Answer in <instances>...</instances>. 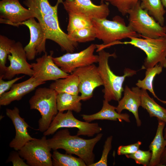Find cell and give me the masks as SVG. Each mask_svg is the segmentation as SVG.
<instances>
[{"label": "cell", "mask_w": 166, "mask_h": 166, "mask_svg": "<svg viewBox=\"0 0 166 166\" xmlns=\"http://www.w3.org/2000/svg\"><path fill=\"white\" fill-rule=\"evenodd\" d=\"M103 136V134L100 132L93 138L84 139L77 135H71L69 129L66 128L57 131L52 138L47 139V141L51 149L54 151L63 149L66 153L77 156L87 166H90L95 162L94 148Z\"/></svg>", "instance_id": "1"}, {"label": "cell", "mask_w": 166, "mask_h": 166, "mask_svg": "<svg viewBox=\"0 0 166 166\" xmlns=\"http://www.w3.org/2000/svg\"><path fill=\"white\" fill-rule=\"evenodd\" d=\"M98 68L103 83L104 100L119 101L121 99L124 89L123 84L126 78L136 74V71L129 68H125L124 75H115L111 70L109 64V58L115 57V53L110 54L103 49L99 51Z\"/></svg>", "instance_id": "2"}, {"label": "cell", "mask_w": 166, "mask_h": 166, "mask_svg": "<svg viewBox=\"0 0 166 166\" xmlns=\"http://www.w3.org/2000/svg\"><path fill=\"white\" fill-rule=\"evenodd\" d=\"M93 26L96 37L101 40L103 44L100 50L114 45L122 43L119 41L130 37L140 38V36L133 31L128 25L121 21L109 20L105 18L92 19Z\"/></svg>", "instance_id": "3"}, {"label": "cell", "mask_w": 166, "mask_h": 166, "mask_svg": "<svg viewBox=\"0 0 166 166\" xmlns=\"http://www.w3.org/2000/svg\"><path fill=\"white\" fill-rule=\"evenodd\" d=\"M57 94L50 87H40L36 89L29 100L30 109L38 110L41 115L38 124V130L41 132L48 129L58 112L56 100Z\"/></svg>", "instance_id": "4"}, {"label": "cell", "mask_w": 166, "mask_h": 166, "mask_svg": "<svg viewBox=\"0 0 166 166\" xmlns=\"http://www.w3.org/2000/svg\"><path fill=\"white\" fill-rule=\"evenodd\" d=\"M128 20L132 30L144 38L166 36V27L162 26L140 6V2L128 11Z\"/></svg>", "instance_id": "5"}, {"label": "cell", "mask_w": 166, "mask_h": 166, "mask_svg": "<svg viewBox=\"0 0 166 166\" xmlns=\"http://www.w3.org/2000/svg\"><path fill=\"white\" fill-rule=\"evenodd\" d=\"M130 40L123 42L138 48L146 53L143 66L147 69L159 64L166 68V36L156 38L130 37Z\"/></svg>", "instance_id": "6"}, {"label": "cell", "mask_w": 166, "mask_h": 166, "mask_svg": "<svg viewBox=\"0 0 166 166\" xmlns=\"http://www.w3.org/2000/svg\"><path fill=\"white\" fill-rule=\"evenodd\" d=\"M61 128H75L78 129L77 135L93 137L101 132L102 128L97 123H90L81 121L75 118L72 111L65 113L58 112L53 118L48 129L43 132L44 136L54 134Z\"/></svg>", "instance_id": "7"}, {"label": "cell", "mask_w": 166, "mask_h": 166, "mask_svg": "<svg viewBox=\"0 0 166 166\" xmlns=\"http://www.w3.org/2000/svg\"><path fill=\"white\" fill-rule=\"evenodd\" d=\"M35 14V18L42 27L47 39L52 40L67 53H73L78 43L71 41L67 34L64 33L60 27L58 18L54 16L42 14L38 9L32 10Z\"/></svg>", "instance_id": "8"}, {"label": "cell", "mask_w": 166, "mask_h": 166, "mask_svg": "<svg viewBox=\"0 0 166 166\" xmlns=\"http://www.w3.org/2000/svg\"><path fill=\"white\" fill-rule=\"evenodd\" d=\"M46 136L27 142L18 152L30 166H52V154Z\"/></svg>", "instance_id": "9"}, {"label": "cell", "mask_w": 166, "mask_h": 166, "mask_svg": "<svg viewBox=\"0 0 166 166\" xmlns=\"http://www.w3.org/2000/svg\"><path fill=\"white\" fill-rule=\"evenodd\" d=\"M97 45L92 44L79 52L67 53L60 57H53V59L62 70L71 73L77 68L98 62L99 56L94 54Z\"/></svg>", "instance_id": "10"}, {"label": "cell", "mask_w": 166, "mask_h": 166, "mask_svg": "<svg viewBox=\"0 0 166 166\" xmlns=\"http://www.w3.org/2000/svg\"><path fill=\"white\" fill-rule=\"evenodd\" d=\"M10 53L11 54H9L7 58L10 65L6 67L4 73L0 75L3 79L10 80L19 74L32 76V66L27 61L26 54L22 43L16 42L12 46Z\"/></svg>", "instance_id": "11"}, {"label": "cell", "mask_w": 166, "mask_h": 166, "mask_svg": "<svg viewBox=\"0 0 166 166\" xmlns=\"http://www.w3.org/2000/svg\"><path fill=\"white\" fill-rule=\"evenodd\" d=\"M78 77L81 101H86L93 96L94 89L103 85L98 67L93 64L76 69L73 72Z\"/></svg>", "instance_id": "12"}, {"label": "cell", "mask_w": 166, "mask_h": 166, "mask_svg": "<svg viewBox=\"0 0 166 166\" xmlns=\"http://www.w3.org/2000/svg\"><path fill=\"white\" fill-rule=\"evenodd\" d=\"M53 52L48 55L47 52L36 59L35 62L31 64L33 71V76L37 80L45 83L49 81H56L67 77L69 74L58 67L53 59Z\"/></svg>", "instance_id": "13"}, {"label": "cell", "mask_w": 166, "mask_h": 166, "mask_svg": "<svg viewBox=\"0 0 166 166\" xmlns=\"http://www.w3.org/2000/svg\"><path fill=\"white\" fill-rule=\"evenodd\" d=\"M35 17L34 13L24 7L19 0L0 1V23L18 26L19 23Z\"/></svg>", "instance_id": "14"}, {"label": "cell", "mask_w": 166, "mask_h": 166, "mask_svg": "<svg viewBox=\"0 0 166 166\" xmlns=\"http://www.w3.org/2000/svg\"><path fill=\"white\" fill-rule=\"evenodd\" d=\"M108 3L97 5L91 0H65L62 4L67 13L73 12L92 19L106 18L110 13Z\"/></svg>", "instance_id": "15"}, {"label": "cell", "mask_w": 166, "mask_h": 166, "mask_svg": "<svg viewBox=\"0 0 166 166\" xmlns=\"http://www.w3.org/2000/svg\"><path fill=\"white\" fill-rule=\"evenodd\" d=\"M20 25L26 26L30 30V41L24 47L27 60H33L38 54L46 52L45 34L42 27L35 20V18L20 23L18 26Z\"/></svg>", "instance_id": "16"}, {"label": "cell", "mask_w": 166, "mask_h": 166, "mask_svg": "<svg viewBox=\"0 0 166 166\" xmlns=\"http://www.w3.org/2000/svg\"><path fill=\"white\" fill-rule=\"evenodd\" d=\"M17 107L13 109H6V114L12 121L15 130V137L10 142L9 146L16 151L20 150L28 142L35 138L29 134L27 128L29 125L20 116Z\"/></svg>", "instance_id": "17"}, {"label": "cell", "mask_w": 166, "mask_h": 166, "mask_svg": "<svg viewBox=\"0 0 166 166\" xmlns=\"http://www.w3.org/2000/svg\"><path fill=\"white\" fill-rule=\"evenodd\" d=\"M45 83L37 80L32 76L23 81L15 83L10 90L0 96V105L6 106L13 101H19L38 86Z\"/></svg>", "instance_id": "18"}, {"label": "cell", "mask_w": 166, "mask_h": 166, "mask_svg": "<svg viewBox=\"0 0 166 166\" xmlns=\"http://www.w3.org/2000/svg\"><path fill=\"white\" fill-rule=\"evenodd\" d=\"M140 89L138 87H133L130 89L126 85L124 91L123 97L118 101L116 111L121 113L124 109L131 112L136 120L137 126L140 127L141 121L138 114V109L141 105Z\"/></svg>", "instance_id": "19"}, {"label": "cell", "mask_w": 166, "mask_h": 166, "mask_svg": "<svg viewBox=\"0 0 166 166\" xmlns=\"http://www.w3.org/2000/svg\"><path fill=\"white\" fill-rule=\"evenodd\" d=\"M116 107L110 105L109 101L104 100L103 101L102 108L99 111L92 114H82L81 116L83 120L88 122L99 120L130 122V116L128 114L119 113L116 111Z\"/></svg>", "instance_id": "20"}, {"label": "cell", "mask_w": 166, "mask_h": 166, "mask_svg": "<svg viewBox=\"0 0 166 166\" xmlns=\"http://www.w3.org/2000/svg\"><path fill=\"white\" fill-rule=\"evenodd\" d=\"M157 120L158 124L156 134L149 147L152 152V157L149 166H160L161 157L166 146V140L163 134L166 123L162 121Z\"/></svg>", "instance_id": "21"}, {"label": "cell", "mask_w": 166, "mask_h": 166, "mask_svg": "<svg viewBox=\"0 0 166 166\" xmlns=\"http://www.w3.org/2000/svg\"><path fill=\"white\" fill-rule=\"evenodd\" d=\"M141 106L148 113L150 117H156L157 120L166 123V109L157 103L151 98L146 90L140 89Z\"/></svg>", "instance_id": "22"}, {"label": "cell", "mask_w": 166, "mask_h": 166, "mask_svg": "<svg viewBox=\"0 0 166 166\" xmlns=\"http://www.w3.org/2000/svg\"><path fill=\"white\" fill-rule=\"evenodd\" d=\"M57 103L58 112L71 111L80 113L82 104L80 96L65 93H58L57 96Z\"/></svg>", "instance_id": "23"}, {"label": "cell", "mask_w": 166, "mask_h": 166, "mask_svg": "<svg viewBox=\"0 0 166 166\" xmlns=\"http://www.w3.org/2000/svg\"><path fill=\"white\" fill-rule=\"evenodd\" d=\"M79 83L78 77L72 73L65 78L55 81L50 84L49 87L55 90L57 93H65L78 95Z\"/></svg>", "instance_id": "24"}, {"label": "cell", "mask_w": 166, "mask_h": 166, "mask_svg": "<svg viewBox=\"0 0 166 166\" xmlns=\"http://www.w3.org/2000/svg\"><path fill=\"white\" fill-rule=\"evenodd\" d=\"M163 67L158 64L151 68L146 69L145 77L142 80H138L136 85L141 89L149 91L158 101L166 104V101H163L159 98L156 95L153 89V81L155 76L160 74L162 71Z\"/></svg>", "instance_id": "25"}, {"label": "cell", "mask_w": 166, "mask_h": 166, "mask_svg": "<svg viewBox=\"0 0 166 166\" xmlns=\"http://www.w3.org/2000/svg\"><path fill=\"white\" fill-rule=\"evenodd\" d=\"M141 7L147 11L161 26H164L166 10L161 0H140Z\"/></svg>", "instance_id": "26"}, {"label": "cell", "mask_w": 166, "mask_h": 166, "mask_svg": "<svg viewBox=\"0 0 166 166\" xmlns=\"http://www.w3.org/2000/svg\"><path fill=\"white\" fill-rule=\"evenodd\" d=\"M52 157L53 166H87L81 158L74 156L71 154L61 153L57 150L53 151Z\"/></svg>", "instance_id": "27"}, {"label": "cell", "mask_w": 166, "mask_h": 166, "mask_svg": "<svg viewBox=\"0 0 166 166\" xmlns=\"http://www.w3.org/2000/svg\"><path fill=\"white\" fill-rule=\"evenodd\" d=\"M69 22L67 27V34L74 30L93 26L92 19L73 12H68Z\"/></svg>", "instance_id": "28"}, {"label": "cell", "mask_w": 166, "mask_h": 166, "mask_svg": "<svg viewBox=\"0 0 166 166\" xmlns=\"http://www.w3.org/2000/svg\"><path fill=\"white\" fill-rule=\"evenodd\" d=\"M62 0H57L54 6H51L48 0H24L23 4L26 6L31 5L38 9L43 14L54 16L57 17L59 4L62 3Z\"/></svg>", "instance_id": "29"}, {"label": "cell", "mask_w": 166, "mask_h": 166, "mask_svg": "<svg viewBox=\"0 0 166 166\" xmlns=\"http://www.w3.org/2000/svg\"><path fill=\"white\" fill-rule=\"evenodd\" d=\"M68 35L70 40L78 43L93 41L96 38L93 26L76 30Z\"/></svg>", "instance_id": "30"}, {"label": "cell", "mask_w": 166, "mask_h": 166, "mask_svg": "<svg viewBox=\"0 0 166 166\" xmlns=\"http://www.w3.org/2000/svg\"><path fill=\"white\" fill-rule=\"evenodd\" d=\"M14 40L2 35H0V75L4 72L7 66L6 65L8 55L10 50L15 43Z\"/></svg>", "instance_id": "31"}, {"label": "cell", "mask_w": 166, "mask_h": 166, "mask_svg": "<svg viewBox=\"0 0 166 166\" xmlns=\"http://www.w3.org/2000/svg\"><path fill=\"white\" fill-rule=\"evenodd\" d=\"M140 0H105L115 7L122 15L127 14L129 10L135 6Z\"/></svg>", "instance_id": "32"}, {"label": "cell", "mask_w": 166, "mask_h": 166, "mask_svg": "<svg viewBox=\"0 0 166 166\" xmlns=\"http://www.w3.org/2000/svg\"><path fill=\"white\" fill-rule=\"evenodd\" d=\"M125 156L128 158L133 160L137 164L143 166H149L152 157V152L149 150L144 151L139 149L135 152Z\"/></svg>", "instance_id": "33"}, {"label": "cell", "mask_w": 166, "mask_h": 166, "mask_svg": "<svg viewBox=\"0 0 166 166\" xmlns=\"http://www.w3.org/2000/svg\"><path fill=\"white\" fill-rule=\"evenodd\" d=\"M113 139L112 136H110L107 138L105 142L101 159L98 161L94 162L90 166H108V156L112 148Z\"/></svg>", "instance_id": "34"}, {"label": "cell", "mask_w": 166, "mask_h": 166, "mask_svg": "<svg viewBox=\"0 0 166 166\" xmlns=\"http://www.w3.org/2000/svg\"><path fill=\"white\" fill-rule=\"evenodd\" d=\"M142 142L138 141L135 143L127 145H121L118 148L117 154L118 155H127L133 154L139 149Z\"/></svg>", "instance_id": "35"}, {"label": "cell", "mask_w": 166, "mask_h": 166, "mask_svg": "<svg viewBox=\"0 0 166 166\" xmlns=\"http://www.w3.org/2000/svg\"><path fill=\"white\" fill-rule=\"evenodd\" d=\"M25 77L23 76L16 77L14 78L5 81L3 80L2 76H0V96L6 92L10 89L13 85L18 80L22 79Z\"/></svg>", "instance_id": "36"}, {"label": "cell", "mask_w": 166, "mask_h": 166, "mask_svg": "<svg viewBox=\"0 0 166 166\" xmlns=\"http://www.w3.org/2000/svg\"><path fill=\"white\" fill-rule=\"evenodd\" d=\"M7 160L8 162H11L14 166H29L24 162L18 152L13 151L11 152Z\"/></svg>", "instance_id": "37"}, {"label": "cell", "mask_w": 166, "mask_h": 166, "mask_svg": "<svg viewBox=\"0 0 166 166\" xmlns=\"http://www.w3.org/2000/svg\"><path fill=\"white\" fill-rule=\"evenodd\" d=\"M164 137L166 140V128L164 129ZM166 165V146L162 155L160 161V166H165Z\"/></svg>", "instance_id": "38"}, {"label": "cell", "mask_w": 166, "mask_h": 166, "mask_svg": "<svg viewBox=\"0 0 166 166\" xmlns=\"http://www.w3.org/2000/svg\"><path fill=\"white\" fill-rule=\"evenodd\" d=\"M161 1L164 7L166 9V0H161Z\"/></svg>", "instance_id": "39"}, {"label": "cell", "mask_w": 166, "mask_h": 166, "mask_svg": "<svg viewBox=\"0 0 166 166\" xmlns=\"http://www.w3.org/2000/svg\"><path fill=\"white\" fill-rule=\"evenodd\" d=\"M104 1L105 0H100V4L103 3Z\"/></svg>", "instance_id": "40"}]
</instances>
